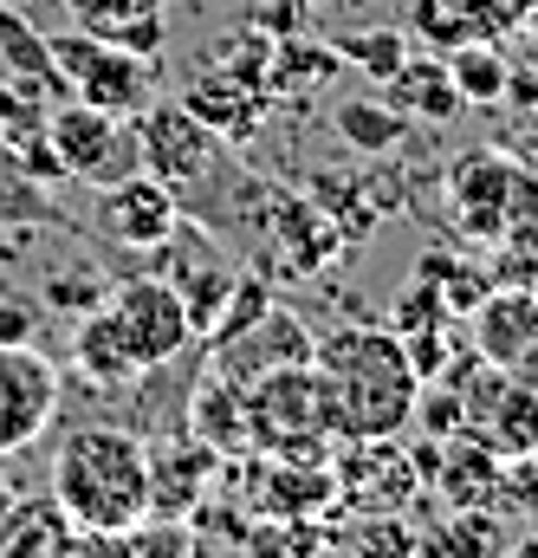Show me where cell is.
Segmentation results:
<instances>
[{
  "label": "cell",
  "instance_id": "1",
  "mask_svg": "<svg viewBox=\"0 0 538 558\" xmlns=\"http://www.w3.org/2000/svg\"><path fill=\"white\" fill-rule=\"evenodd\" d=\"M46 494L85 533H131L149 513V441L136 428H118V422L72 428L52 454V487Z\"/></svg>",
  "mask_w": 538,
  "mask_h": 558
},
{
  "label": "cell",
  "instance_id": "2",
  "mask_svg": "<svg viewBox=\"0 0 538 558\" xmlns=\"http://www.w3.org/2000/svg\"><path fill=\"white\" fill-rule=\"evenodd\" d=\"M311 364L331 390L338 441L351 435H403L415 416V371L403 357V338L390 325H344L311 344Z\"/></svg>",
  "mask_w": 538,
  "mask_h": 558
},
{
  "label": "cell",
  "instance_id": "3",
  "mask_svg": "<svg viewBox=\"0 0 538 558\" xmlns=\"http://www.w3.org/2000/svg\"><path fill=\"white\" fill-rule=\"evenodd\" d=\"M441 215L467 247H493L506 228L538 221V162L519 149H461L441 169Z\"/></svg>",
  "mask_w": 538,
  "mask_h": 558
},
{
  "label": "cell",
  "instance_id": "4",
  "mask_svg": "<svg viewBox=\"0 0 538 558\" xmlns=\"http://www.w3.org/2000/svg\"><path fill=\"white\" fill-rule=\"evenodd\" d=\"M247 390V441L260 454H298V461H331L338 416L318 364H272Z\"/></svg>",
  "mask_w": 538,
  "mask_h": 558
},
{
  "label": "cell",
  "instance_id": "5",
  "mask_svg": "<svg viewBox=\"0 0 538 558\" xmlns=\"http://www.w3.org/2000/svg\"><path fill=\"white\" fill-rule=\"evenodd\" d=\"M221 162H228V143L215 137L182 98H149V105L136 111V169L156 175V182L175 195V208H182L201 182H215Z\"/></svg>",
  "mask_w": 538,
  "mask_h": 558
},
{
  "label": "cell",
  "instance_id": "6",
  "mask_svg": "<svg viewBox=\"0 0 538 558\" xmlns=\"http://www.w3.org/2000/svg\"><path fill=\"white\" fill-rule=\"evenodd\" d=\"M46 46H52V65L65 78V98H78V105L136 118L156 98V59H136V52L98 39V33H78V26L46 33Z\"/></svg>",
  "mask_w": 538,
  "mask_h": 558
},
{
  "label": "cell",
  "instance_id": "7",
  "mask_svg": "<svg viewBox=\"0 0 538 558\" xmlns=\"http://www.w3.org/2000/svg\"><path fill=\"white\" fill-rule=\"evenodd\" d=\"M338 513H408L421 500V474L403 435H351L331 448Z\"/></svg>",
  "mask_w": 538,
  "mask_h": 558
},
{
  "label": "cell",
  "instance_id": "8",
  "mask_svg": "<svg viewBox=\"0 0 538 558\" xmlns=\"http://www.w3.org/2000/svg\"><path fill=\"white\" fill-rule=\"evenodd\" d=\"M156 274L175 286V299H182V312H188V331H195V344H208L215 338V325H221V312H228V292H234V279L241 267L221 254V241H215V228H201V221H175V234L156 247Z\"/></svg>",
  "mask_w": 538,
  "mask_h": 558
},
{
  "label": "cell",
  "instance_id": "9",
  "mask_svg": "<svg viewBox=\"0 0 538 558\" xmlns=\"http://www.w3.org/2000/svg\"><path fill=\"white\" fill-rule=\"evenodd\" d=\"M105 312H111V325L124 331V344H131L136 371H169L188 344H195V331H188V312H182V299H175V286L162 274H131V279H111V299H105Z\"/></svg>",
  "mask_w": 538,
  "mask_h": 558
},
{
  "label": "cell",
  "instance_id": "10",
  "mask_svg": "<svg viewBox=\"0 0 538 558\" xmlns=\"http://www.w3.org/2000/svg\"><path fill=\"white\" fill-rule=\"evenodd\" d=\"M46 137L65 156V175L72 182H118L136 169V118H118V111H98V105H78V98H59L46 111Z\"/></svg>",
  "mask_w": 538,
  "mask_h": 558
},
{
  "label": "cell",
  "instance_id": "11",
  "mask_svg": "<svg viewBox=\"0 0 538 558\" xmlns=\"http://www.w3.org/2000/svg\"><path fill=\"white\" fill-rule=\"evenodd\" d=\"M59 397H65V377L46 351L0 344V461L26 454L59 422Z\"/></svg>",
  "mask_w": 538,
  "mask_h": 558
},
{
  "label": "cell",
  "instance_id": "12",
  "mask_svg": "<svg viewBox=\"0 0 538 558\" xmlns=\"http://www.w3.org/2000/svg\"><path fill=\"white\" fill-rule=\"evenodd\" d=\"M175 221H182L175 195L156 175H143V169H131V175H118V182L98 189V234L111 247H124V254H156L175 234Z\"/></svg>",
  "mask_w": 538,
  "mask_h": 558
},
{
  "label": "cell",
  "instance_id": "13",
  "mask_svg": "<svg viewBox=\"0 0 538 558\" xmlns=\"http://www.w3.org/2000/svg\"><path fill=\"white\" fill-rule=\"evenodd\" d=\"M221 461H228V454H215L208 441H195V435L175 422V435L149 441V513H162V520H188V513L215 494Z\"/></svg>",
  "mask_w": 538,
  "mask_h": 558
},
{
  "label": "cell",
  "instance_id": "14",
  "mask_svg": "<svg viewBox=\"0 0 538 558\" xmlns=\"http://www.w3.org/2000/svg\"><path fill=\"white\" fill-rule=\"evenodd\" d=\"M467 325H474L467 344H474L493 371H506V377H519V384H538V292L493 286L487 305H480Z\"/></svg>",
  "mask_w": 538,
  "mask_h": 558
},
{
  "label": "cell",
  "instance_id": "15",
  "mask_svg": "<svg viewBox=\"0 0 538 558\" xmlns=\"http://www.w3.org/2000/svg\"><path fill=\"white\" fill-rule=\"evenodd\" d=\"M267 247L272 260H279V274L285 279H311L331 267V254L344 247V234H338V221L311 202V195H285V189H272L267 202Z\"/></svg>",
  "mask_w": 538,
  "mask_h": 558
},
{
  "label": "cell",
  "instance_id": "16",
  "mask_svg": "<svg viewBox=\"0 0 538 558\" xmlns=\"http://www.w3.org/2000/svg\"><path fill=\"white\" fill-rule=\"evenodd\" d=\"M311 344H318L311 325H305L292 305L272 299V312L260 318V325H247V331L228 338V344H208V351H215L208 364H215L221 377H234V384H254V377L272 371V364H311Z\"/></svg>",
  "mask_w": 538,
  "mask_h": 558
},
{
  "label": "cell",
  "instance_id": "17",
  "mask_svg": "<svg viewBox=\"0 0 538 558\" xmlns=\"http://www.w3.org/2000/svg\"><path fill=\"white\" fill-rule=\"evenodd\" d=\"M182 105L215 131V137L228 143V149H247V143L267 131L272 118V98L260 85H247V78H234V72H221V65H208V72H195L188 78V92H182Z\"/></svg>",
  "mask_w": 538,
  "mask_h": 558
},
{
  "label": "cell",
  "instance_id": "18",
  "mask_svg": "<svg viewBox=\"0 0 538 558\" xmlns=\"http://www.w3.org/2000/svg\"><path fill=\"white\" fill-rule=\"evenodd\" d=\"M182 428L195 441H208L215 454H254V441H247V390L234 377H221L215 364L195 377V390L182 403Z\"/></svg>",
  "mask_w": 538,
  "mask_h": 558
},
{
  "label": "cell",
  "instance_id": "19",
  "mask_svg": "<svg viewBox=\"0 0 538 558\" xmlns=\"http://www.w3.org/2000/svg\"><path fill=\"white\" fill-rule=\"evenodd\" d=\"M500 468H506V461H500L474 428H461V435L441 441V468H435L428 487H441L448 507H500Z\"/></svg>",
  "mask_w": 538,
  "mask_h": 558
},
{
  "label": "cell",
  "instance_id": "20",
  "mask_svg": "<svg viewBox=\"0 0 538 558\" xmlns=\"http://www.w3.org/2000/svg\"><path fill=\"white\" fill-rule=\"evenodd\" d=\"M72 371H78L91 390H131L136 377H149V371H136L131 344H124V331L111 325L105 305L85 312V318H72Z\"/></svg>",
  "mask_w": 538,
  "mask_h": 558
},
{
  "label": "cell",
  "instance_id": "21",
  "mask_svg": "<svg viewBox=\"0 0 538 558\" xmlns=\"http://www.w3.org/2000/svg\"><path fill=\"white\" fill-rule=\"evenodd\" d=\"M383 98L403 111L408 124H448V118H461V92H454V78H448V65L435 52H408L403 65L383 78Z\"/></svg>",
  "mask_w": 538,
  "mask_h": 558
},
{
  "label": "cell",
  "instance_id": "22",
  "mask_svg": "<svg viewBox=\"0 0 538 558\" xmlns=\"http://www.w3.org/2000/svg\"><path fill=\"white\" fill-rule=\"evenodd\" d=\"M338 72H344V59H338V46H331V39L279 33V39H272L267 92H272V105H279V98H311V92H325Z\"/></svg>",
  "mask_w": 538,
  "mask_h": 558
},
{
  "label": "cell",
  "instance_id": "23",
  "mask_svg": "<svg viewBox=\"0 0 538 558\" xmlns=\"http://www.w3.org/2000/svg\"><path fill=\"white\" fill-rule=\"evenodd\" d=\"M72 546V520L52 494H20L0 520V558H65Z\"/></svg>",
  "mask_w": 538,
  "mask_h": 558
},
{
  "label": "cell",
  "instance_id": "24",
  "mask_svg": "<svg viewBox=\"0 0 538 558\" xmlns=\"http://www.w3.org/2000/svg\"><path fill=\"white\" fill-rule=\"evenodd\" d=\"M0 65H7V78H26V85H39L52 105L65 98V78H59V65H52V46H46V33L13 7V0H0Z\"/></svg>",
  "mask_w": 538,
  "mask_h": 558
},
{
  "label": "cell",
  "instance_id": "25",
  "mask_svg": "<svg viewBox=\"0 0 538 558\" xmlns=\"http://www.w3.org/2000/svg\"><path fill=\"white\" fill-rule=\"evenodd\" d=\"M415 279H428L435 292H441V312L448 318H474L480 305H487V292H493V274H487V254H421V267H415Z\"/></svg>",
  "mask_w": 538,
  "mask_h": 558
},
{
  "label": "cell",
  "instance_id": "26",
  "mask_svg": "<svg viewBox=\"0 0 538 558\" xmlns=\"http://www.w3.org/2000/svg\"><path fill=\"white\" fill-rule=\"evenodd\" d=\"M0 228H13V234H33V228H72L65 208L52 202V189H39V182L20 169V156H13V143L7 137H0Z\"/></svg>",
  "mask_w": 538,
  "mask_h": 558
},
{
  "label": "cell",
  "instance_id": "27",
  "mask_svg": "<svg viewBox=\"0 0 538 558\" xmlns=\"http://www.w3.org/2000/svg\"><path fill=\"white\" fill-rule=\"evenodd\" d=\"M325 526L351 558H428L408 513H351V520H325Z\"/></svg>",
  "mask_w": 538,
  "mask_h": 558
},
{
  "label": "cell",
  "instance_id": "28",
  "mask_svg": "<svg viewBox=\"0 0 538 558\" xmlns=\"http://www.w3.org/2000/svg\"><path fill=\"white\" fill-rule=\"evenodd\" d=\"M331 124H338V137L351 143L357 156H396L408 137V118L390 98H338Z\"/></svg>",
  "mask_w": 538,
  "mask_h": 558
},
{
  "label": "cell",
  "instance_id": "29",
  "mask_svg": "<svg viewBox=\"0 0 538 558\" xmlns=\"http://www.w3.org/2000/svg\"><path fill=\"white\" fill-rule=\"evenodd\" d=\"M428 558H500L506 553V526L493 507H448V520L435 533H421Z\"/></svg>",
  "mask_w": 538,
  "mask_h": 558
},
{
  "label": "cell",
  "instance_id": "30",
  "mask_svg": "<svg viewBox=\"0 0 538 558\" xmlns=\"http://www.w3.org/2000/svg\"><path fill=\"white\" fill-rule=\"evenodd\" d=\"M441 65H448V78H454L461 105H500L506 72H513V59L500 52V39H461V46L441 52Z\"/></svg>",
  "mask_w": 538,
  "mask_h": 558
},
{
  "label": "cell",
  "instance_id": "31",
  "mask_svg": "<svg viewBox=\"0 0 538 558\" xmlns=\"http://www.w3.org/2000/svg\"><path fill=\"white\" fill-rule=\"evenodd\" d=\"M331 553V526L325 520H247V533L234 539V558H325Z\"/></svg>",
  "mask_w": 538,
  "mask_h": 558
},
{
  "label": "cell",
  "instance_id": "32",
  "mask_svg": "<svg viewBox=\"0 0 538 558\" xmlns=\"http://www.w3.org/2000/svg\"><path fill=\"white\" fill-rule=\"evenodd\" d=\"M305 195L338 221L344 247H357V241L377 228V215H383V195H364V182H351V175H311V189H305Z\"/></svg>",
  "mask_w": 538,
  "mask_h": 558
},
{
  "label": "cell",
  "instance_id": "33",
  "mask_svg": "<svg viewBox=\"0 0 538 558\" xmlns=\"http://www.w3.org/2000/svg\"><path fill=\"white\" fill-rule=\"evenodd\" d=\"M331 46H338V59H344L351 72H364L370 85H383V78L408 59V26H364V33H338Z\"/></svg>",
  "mask_w": 538,
  "mask_h": 558
},
{
  "label": "cell",
  "instance_id": "34",
  "mask_svg": "<svg viewBox=\"0 0 538 558\" xmlns=\"http://www.w3.org/2000/svg\"><path fill=\"white\" fill-rule=\"evenodd\" d=\"M487 274H493V286L538 292V221H526V228H506V234L487 247Z\"/></svg>",
  "mask_w": 538,
  "mask_h": 558
},
{
  "label": "cell",
  "instance_id": "35",
  "mask_svg": "<svg viewBox=\"0 0 538 558\" xmlns=\"http://www.w3.org/2000/svg\"><path fill=\"white\" fill-rule=\"evenodd\" d=\"M272 39H279V33H267V26H241V33H221V39H215V65L267 92V72H272ZM267 98H272V92H267Z\"/></svg>",
  "mask_w": 538,
  "mask_h": 558
},
{
  "label": "cell",
  "instance_id": "36",
  "mask_svg": "<svg viewBox=\"0 0 538 558\" xmlns=\"http://www.w3.org/2000/svg\"><path fill=\"white\" fill-rule=\"evenodd\" d=\"M408 428L415 435H435V441H448V435H461L467 428V397L454 390V384H421L415 390V416H408Z\"/></svg>",
  "mask_w": 538,
  "mask_h": 558
},
{
  "label": "cell",
  "instance_id": "37",
  "mask_svg": "<svg viewBox=\"0 0 538 558\" xmlns=\"http://www.w3.org/2000/svg\"><path fill=\"white\" fill-rule=\"evenodd\" d=\"M131 558H201V539L188 520H162V513H143L131 533Z\"/></svg>",
  "mask_w": 538,
  "mask_h": 558
},
{
  "label": "cell",
  "instance_id": "38",
  "mask_svg": "<svg viewBox=\"0 0 538 558\" xmlns=\"http://www.w3.org/2000/svg\"><path fill=\"white\" fill-rule=\"evenodd\" d=\"M65 13H72L78 33L118 39V33H124L131 20H143V13H169V0H65Z\"/></svg>",
  "mask_w": 538,
  "mask_h": 558
},
{
  "label": "cell",
  "instance_id": "39",
  "mask_svg": "<svg viewBox=\"0 0 538 558\" xmlns=\"http://www.w3.org/2000/svg\"><path fill=\"white\" fill-rule=\"evenodd\" d=\"M105 299H111V279L91 274V267H72V274L46 279V312H59V318H85V312H98Z\"/></svg>",
  "mask_w": 538,
  "mask_h": 558
},
{
  "label": "cell",
  "instance_id": "40",
  "mask_svg": "<svg viewBox=\"0 0 538 558\" xmlns=\"http://www.w3.org/2000/svg\"><path fill=\"white\" fill-rule=\"evenodd\" d=\"M403 357H408V371H415V384H435L461 357V338L448 331V318L441 325H421V331H403Z\"/></svg>",
  "mask_w": 538,
  "mask_h": 558
},
{
  "label": "cell",
  "instance_id": "41",
  "mask_svg": "<svg viewBox=\"0 0 538 558\" xmlns=\"http://www.w3.org/2000/svg\"><path fill=\"white\" fill-rule=\"evenodd\" d=\"M272 312V286L260 274H241L234 279V292H228V312H221V325H215V338L208 344H228V338H241L247 325H260Z\"/></svg>",
  "mask_w": 538,
  "mask_h": 558
},
{
  "label": "cell",
  "instance_id": "42",
  "mask_svg": "<svg viewBox=\"0 0 538 558\" xmlns=\"http://www.w3.org/2000/svg\"><path fill=\"white\" fill-rule=\"evenodd\" d=\"M52 111V98L26 78H0V137H20V131H39Z\"/></svg>",
  "mask_w": 538,
  "mask_h": 558
},
{
  "label": "cell",
  "instance_id": "43",
  "mask_svg": "<svg viewBox=\"0 0 538 558\" xmlns=\"http://www.w3.org/2000/svg\"><path fill=\"white\" fill-rule=\"evenodd\" d=\"M13 143V156H20V169L39 182V189H65L72 175H65V156L52 149V137H46V124L39 131H20V137H7Z\"/></svg>",
  "mask_w": 538,
  "mask_h": 558
},
{
  "label": "cell",
  "instance_id": "44",
  "mask_svg": "<svg viewBox=\"0 0 538 558\" xmlns=\"http://www.w3.org/2000/svg\"><path fill=\"white\" fill-rule=\"evenodd\" d=\"M448 312H441V292L428 286V279H408L403 292H396V305H390V331L403 338V331H421V325H441ZM454 325V318H448Z\"/></svg>",
  "mask_w": 538,
  "mask_h": 558
},
{
  "label": "cell",
  "instance_id": "45",
  "mask_svg": "<svg viewBox=\"0 0 538 558\" xmlns=\"http://www.w3.org/2000/svg\"><path fill=\"white\" fill-rule=\"evenodd\" d=\"M65 558H131V539L124 533H85V526H72Z\"/></svg>",
  "mask_w": 538,
  "mask_h": 558
},
{
  "label": "cell",
  "instance_id": "46",
  "mask_svg": "<svg viewBox=\"0 0 538 558\" xmlns=\"http://www.w3.org/2000/svg\"><path fill=\"white\" fill-rule=\"evenodd\" d=\"M39 338V312L20 299H0V344H33Z\"/></svg>",
  "mask_w": 538,
  "mask_h": 558
},
{
  "label": "cell",
  "instance_id": "47",
  "mask_svg": "<svg viewBox=\"0 0 538 558\" xmlns=\"http://www.w3.org/2000/svg\"><path fill=\"white\" fill-rule=\"evenodd\" d=\"M500 105H506V111H538V59H533V65H513V72H506Z\"/></svg>",
  "mask_w": 538,
  "mask_h": 558
},
{
  "label": "cell",
  "instance_id": "48",
  "mask_svg": "<svg viewBox=\"0 0 538 558\" xmlns=\"http://www.w3.org/2000/svg\"><path fill=\"white\" fill-rule=\"evenodd\" d=\"M260 26H267V33H305V7H298V0H279V7L260 13Z\"/></svg>",
  "mask_w": 538,
  "mask_h": 558
},
{
  "label": "cell",
  "instance_id": "49",
  "mask_svg": "<svg viewBox=\"0 0 538 558\" xmlns=\"http://www.w3.org/2000/svg\"><path fill=\"white\" fill-rule=\"evenodd\" d=\"M513 33L533 46V59H538V7H526V13H519V26H513Z\"/></svg>",
  "mask_w": 538,
  "mask_h": 558
},
{
  "label": "cell",
  "instance_id": "50",
  "mask_svg": "<svg viewBox=\"0 0 538 558\" xmlns=\"http://www.w3.org/2000/svg\"><path fill=\"white\" fill-rule=\"evenodd\" d=\"M500 558H538V533H526V539H513V546H506Z\"/></svg>",
  "mask_w": 538,
  "mask_h": 558
},
{
  "label": "cell",
  "instance_id": "51",
  "mask_svg": "<svg viewBox=\"0 0 538 558\" xmlns=\"http://www.w3.org/2000/svg\"><path fill=\"white\" fill-rule=\"evenodd\" d=\"M13 500H20V487H13V474L0 468V520H7V507H13Z\"/></svg>",
  "mask_w": 538,
  "mask_h": 558
}]
</instances>
